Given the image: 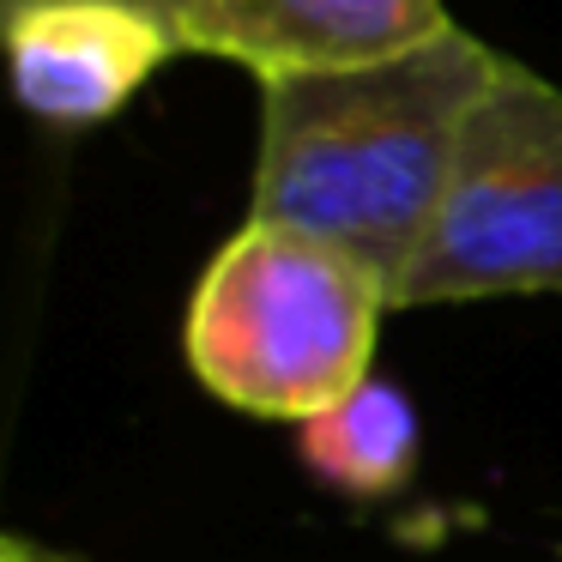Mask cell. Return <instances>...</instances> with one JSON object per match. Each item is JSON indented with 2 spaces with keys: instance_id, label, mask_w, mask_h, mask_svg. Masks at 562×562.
<instances>
[{
  "instance_id": "obj_1",
  "label": "cell",
  "mask_w": 562,
  "mask_h": 562,
  "mask_svg": "<svg viewBox=\"0 0 562 562\" xmlns=\"http://www.w3.org/2000/svg\"><path fill=\"white\" fill-rule=\"evenodd\" d=\"M502 61V49L453 25L387 61L260 79L248 218L321 236L400 291Z\"/></svg>"
},
{
  "instance_id": "obj_6",
  "label": "cell",
  "mask_w": 562,
  "mask_h": 562,
  "mask_svg": "<svg viewBox=\"0 0 562 562\" xmlns=\"http://www.w3.org/2000/svg\"><path fill=\"white\" fill-rule=\"evenodd\" d=\"M303 465L357 502L393 496L417 472V412L393 381L369 375L351 400L303 424Z\"/></svg>"
},
{
  "instance_id": "obj_4",
  "label": "cell",
  "mask_w": 562,
  "mask_h": 562,
  "mask_svg": "<svg viewBox=\"0 0 562 562\" xmlns=\"http://www.w3.org/2000/svg\"><path fill=\"white\" fill-rule=\"evenodd\" d=\"M13 86L37 122H110L170 55H182L176 19L139 0H19L7 7Z\"/></svg>"
},
{
  "instance_id": "obj_3",
  "label": "cell",
  "mask_w": 562,
  "mask_h": 562,
  "mask_svg": "<svg viewBox=\"0 0 562 562\" xmlns=\"http://www.w3.org/2000/svg\"><path fill=\"white\" fill-rule=\"evenodd\" d=\"M562 296V86L502 61L393 308Z\"/></svg>"
},
{
  "instance_id": "obj_5",
  "label": "cell",
  "mask_w": 562,
  "mask_h": 562,
  "mask_svg": "<svg viewBox=\"0 0 562 562\" xmlns=\"http://www.w3.org/2000/svg\"><path fill=\"white\" fill-rule=\"evenodd\" d=\"M453 31L448 0H188L176 37L188 55L248 67L255 79L363 67Z\"/></svg>"
},
{
  "instance_id": "obj_8",
  "label": "cell",
  "mask_w": 562,
  "mask_h": 562,
  "mask_svg": "<svg viewBox=\"0 0 562 562\" xmlns=\"http://www.w3.org/2000/svg\"><path fill=\"white\" fill-rule=\"evenodd\" d=\"M7 7H19V0H7ZM139 7H158L164 19H176V13H182V7H188V0H139Z\"/></svg>"
},
{
  "instance_id": "obj_2",
  "label": "cell",
  "mask_w": 562,
  "mask_h": 562,
  "mask_svg": "<svg viewBox=\"0 0 562 562\" xmlns=\"http://www.w3.org/2000/svg\"><path fill=\"white\" fill-rule=\"evenodd\" d=\"M381 315H393V291L375 267L248 218L188 296L182 357L212 400L303 429L369 381Z\"/></svg>"
},
{
  "instance_id": "obj_7",
  "label": "cell",
  "mask_w": 562,
  "mask_h": 562,
  "mask_svg": "<svg viewBox=\"0 0 562 562\" xmlns=\"http://www.w3.org/2000/svg\"><path fill=\"white\" fill-rule=\"evenodd\" d=\"M0 562H61L55 550H37V544H25V538H7V550H0Z\"/></svg>"
}]
</instances>
